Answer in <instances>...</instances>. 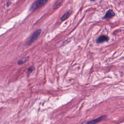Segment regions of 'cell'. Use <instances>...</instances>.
<instances>
[{
  "instance_id": "1",
  "label": "cell",
  "mask_w": 124,
  "mask_h": 124,
  "mask_svg": "<svg viewBox=\"0 0 124 124\" xmlns=\"http://www.w3.org/2000/svg\"><path fill=\"white\" fill-rule=\"evenodd\" d=\"M49 0H37L34 2L30 6V10L34 11L41 7L45 5Z\"/></svg>"
},
{
  "instance_id": "2",
  "label": "cell",
  "mask_w": 124,
  "mask_h": 124,
  "mask_svg": "<svg viewBox=\"0 0 124 124\" xmlns=\"http://www.w3.org/2000/svg\"><path fill=\"white\" fill-rule=\"evenodd\" d=\"M41 32V30L38 29L36 30L35 32H34L30 37L28 41L27 42V45H31V44H32L38 37L39 35L40 34Z\"/></svg>"
},
{
  "instance_id": "3",
  "label": "cell",
  "mask_w": 124,
  "mask_h": 124,
  "mask_svg": "<svg viewBox=\"0 0 124 124\" xmlns=\"http://www.w3.org/2000/svg\"><path fill=\"white\" fill-rule=\"evenodd\" d=\"M106 116H105V115H102V116H101L96 119L83 122L80 124H95L101 121L103 119H104L106 118Z\"/></svg>"
},
{
  "instance_id": "4",
  "label": "cell",
  "mask_w": 124,
  "mask_h": 124,
  "mask_svg": "<svg viewBox=\"0 0 124 124\" xmlns=\"http://www.w3.org/2000/svg\"><path fill=\"white\" fill-rule=\"evenodd\" d=\"M109 40L108 37L106 35H101L96 40L97 43H102L104 42H107Z\"/></svg>"
},
{
  "instance_id": "5",
  "label": "cell",
  "mask_w": 124,
  "mask_h": 124,
  "mask_svg": "<svg viewBox=\"0 0 124 124\" xmlns=\"http://www.w3.org/2000/svg\"><path fill=\"white\" fill-rule=\"evenodd\" d=\"M115 13L112 10H108L106 13L105 16L103 17L104 18H110L114 16Z\"/></svg>"
},
{
  "instance_id": "6",
  "label": "cell",
  "mask_w": 124,
  "mask_h": 124,
  "mask_svg": "<svg viewBox=\"0 0 124 124\" xmlns=\"http://www.w3.org/2000/svg\"><path fill=\"white\" fill-rule=\"evenodd\" d=\"M72 13V11H68L67 12H66L62 16V17L61 18V20L62 21H64L65 19H66L67 18H68L69 17V16L71 15Z\"/></svg>"
},
{
  "instance_id": "7",
  "label": "cell",
  "mask_w": 124,
  "mask_h": 124,
  "mask_svg": "<svg viewBox=\"0 0 124 124\" xmlns=\"http://www.w3.org/2000/svg\"><path fill=\"white\" fill-rule=\"evenodd\" d=\"M62 0H58L55 4L54 7H53V8L54 9H56V8H58L59 7H60L61 6V5L62 4Z\"/></svg>"
},
{
  "instance_id": "8",
  "label": "cell",
  "mask_w": 124,
  "mask_h": 124,
  "mask_svg": "<svg viewBox=\"0 0 124 124\" xmlns=\"http://www.w3.org/2000/svg\"><path fill=\"white\" fill-rule=\"evenodd\" d=\"M27 61H28V58H23L20 60L18 61V64H22L23 63Z\"/></svg>"
},
{
  "instance_id": "9",
  "label": "cell",
  "mask_w": 124,
  "mask_h": 124,
  "mask_svg": "<svg viewBox=\"0 0 124 124\" xmlns=\"http://www.w3.org/2000/svg\"><path fill=\"white\" fill-rule=\"evenodd\" d=\"M34 69V68L33 67H31L29 68V71L30 72H31Z\"/></svg>"
},
{
  "instance_id": "10",
  "label": "cell",
  "mask_w": 124,
  "mask_h": 124,
  "mask_svg": "<svg viewBox=\"0 0 124 124\" xmlns=\"http://www.w3.org/2000/svg\"><path fill=\"white\" fill-rule=\"evenodd\" d=\"M11 4V2L10 1H8L7 2V3H6V5H7V7H9Z\"/></svg>"
},
{
  "instance_id": "11",
  "label": "cell",
  "mask_w": 124,
  "mask_h": 124,
  "mask_svg": "<svg viewBox=\"0 0 124 124\" xmlns=\"http://www.w3.org/2000/svg\"></svg>"
}]
</instances>
